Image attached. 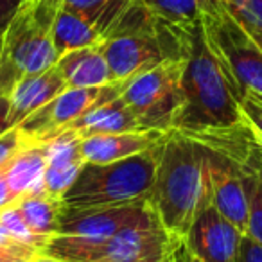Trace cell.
Instances as JSON below:
<instances>
[{"mask_svg":"<svg viewBox=\"0 0 262 262\" xmlns=\"http://www.w3.org/2000/svg\"><path fill=\"white\" fill-rule=\"evenodd\" d=\"M192 27L176 26L155 15L142 0H133L99 43L113 81H127L165 61L187 59L192 47Z\"/></svg>","mask_w":262,"mask_h":262,"instance_id":"7a4b0ae2","label":"cell"},{"mask_svg":"<svg viewBox=\"0 0 262 262\" xmlns=\"http://www.w3.org/2000/svg\"><path fill=\"white\" fill-rule=\"evenodd\" d=\"M41 255L59 262H174V241L158 221L129 226L106 239L54 235Z\"/></svg>","mask_w":262,"mask_h":262,"instance_id":"52a82bcc","label":"cell"},{"mask_svg":"<svg viewBox=\"0 0 262 262\" xmlns=\"http://www.w3.org/2000/svg\"><path fill=\"white\" fill-rule=\"evenodd\" d=\"M146 201L171 239L185 241L198 212L210 203L208 147L192 135L169 131Z\"/></svg>","mask_w":262,"mask_h":262,"instance_id":"6da1fadb","label":"cell"},{"mask_svg":"<svg viewBox=\"0 0 262 262\" xmlns=\"http://www.w3.org/2000/svg\"><path fill=\"white\" fill-rule=\"evenodd\" d=\"M255 41H257V45H258V47L262 49V40H255Z\"/></svg>","mask_w":262,"mask_h":262,"instance_id":"d6a6232c","label":"cell"},{"mask_svg":"<svg viewBox=\"0 0 262 262\" xmlns=\"http://www.w3.org/2000/svg\"><path fill=\"white\" fill-rule=\"evenodd\" d=\"M160 144L112 164H84L63 196V205L86 208L146 200L155 182Z\"/></svg>","mask_w":262,"mask_h":262,"instance_id":"5b68a950","label":"cell"},{"mask_svg":"<svg viewBox=\"0 0 262 262\" xmlns=\"http://www.w3.org/2000/svg\"><path fill=\"white\" fill-rule=\"evenodd\" d=\"M16 198L13 196L11 189H9V185L6 183L4 176H0V208L8 207V205L15 203Z\"/></svg>","mask_w":262,"mask_h":262,"instance_id":"1f68e13d","label":"cell"},{"mask_svg":"<svg viewBox=\"0 0 262 262\" xmlns=\"http://www.w3.org/2000/svg\"><path fill=\"white\" fill-rule=\"evenodd\" d=\"M239 110L253 139L262 146V95L253 94V92H244L239 99Z\"/></svg>","mask_w":262,"mask_h":262,"instance_id":"4316f807","label":"cell"},{"mask_svg":"<svg viewBox=\"0 0 262 262\" xmlns=\"http://www.w3.org/2000/svg\"><path fill=\"white\" fill-rule=\"evenodd\" d=\"M241 167V165H239ZM244 190L248 196V230L246 235L262 244V180L255 172L241 167Z\"/></svg>","mask_w":262,"mask_h":262,"instance_id":"7402d4cb","label":"cell"},{"mask_svg":"<svg viewBox=\"0 0 262 262\" xmlns=\"http://www.w3.org/2000/svg\"><path fill=\"white\" fill-rule=\"evenodd\" d=\"M0 176H4V172H0Z\"/></svg>","mask_w":262,"mask_h":262,"instance_id":"d590c367","label":"cell"},{"mask_svg":"<svg viewBox=\"0 0 262 262\" xmlns=\"http://www.w3.org/2000/svg\"><path fill=\"white\" fill-rule=\"evenodd\" d=\"M65 90V79L56 65L41 74H33L20 79L9 95V126H18L31 113L51 102Z\"/></svg>","mask_w":262,"mask_h":262,"instance_id":"5bb4252c","label":"cell"},{"mask_svg":"<svg viewBox=\"0 0 262 262\" xmlns=\"http://www.w3.org/2000/svg\"><path fill=\"white\" fill-rule=\"evenodd\" d=\"M200 26L212 54L239 102L244 92L262 95V49L235 18L225 0H198Z\"/></svg>","mask_w":262,"mask_h":262,"instance_id":"8992f818","label":"cell"},{"mask_svg":"<svg viewBox=\"0 0 262 262\" xmlns=\"http://www.w3.org/2000/svg\"><path fill=\"white\" fill-rule=\"evenodd\" d=\"M0 52H2V40H0Z\"/></svg>","mask_w":262,"mask_h":262,"instance_id":"836d02e7","label":"cell"},{"mask_svg":"<svg viewBox=\"0 0 262 262\" xmlns=\"http://www.w3.org/2000/svg\"><path fill=\"white\" fill-rule=\"evenodd\" d=\"M235 262H262V244L244 233L241 237Z\"/></svg>","mask_w":262,"mask_h":262,"instance_id":"f1b7e54d","label":"cell"},{"mask_svg":"<svg viewBox=\"0 0 262 262\" xmlns=\"http://www.w3.org/2000/svg\"><path fill=\"white\" fill-rule=\"evenodd\" d=\"M133 0H63V4L84 16L104 40Z\"/></svg>","mask_w":262,"mask_h":262,"instance_id":"ffe728a7","label":"cell"},{"mask_svg":"<svg viewBox=\"0 0 262 262\" xmlns=\"http://www.w3.org/2000/svg\"><path fill=\"white\" fill-rule=\"evenodd\" d=\"M208 178L210 203L244 235L248 230V196L239 164L228 155L208 147Z\"/></svg>","mask_w":262,"mask_h":262,"instance_id":"7c38bea8","label":"cell"},{"mask_svg":"<svg viewBox=\"0 0 262 262\" xmlns=\"http://www.w3.org/2000/svg\"><path fill=\"white\" fill-rule=\"evenodd\" d=\"M158 223V217L146 200L127 205L106 207H67L63 205L56 235L106 239L129 226H149Z\"/></svg>","mask_w":262,"mask_h":262,"instance_id":"30bf717a","label":"cell"},{"mask_svg":"<svg viewBox=\"0 0 262 262\" xmlns=\"http://www.w3.org/2000/svg\"><path fill=\"white\" fill-rule=\"evenodd\" d=\"M253 40H262V0H225Z\"/></svg>","mask_w":262,"mask_h":262,"instance_id":"d4e9b609","label":"cell"},{"mask_svg":"<svg viewBox=\"0 0 262 262\" xmlns=\"http://www.w3.org/2000/svg\"><path fill=\"white\" fill-rule=\"evenodd\" d=\"M22 214L24 221L31 228V232L38 237L51 239L58 233L59 215H61L63 201L45 194L43 190L22 194L15 201Z\"/></svg>","mask_w":262,"mask_h":262,"instance_id":"d6986e66","label":"cell"},{"mask_svg":"<svg viewBox=\"0 0 262 262\" xmlns=\"http://www.w3.org/2000/svg\"><path fill=\"white\" fill-rule=\"evenodd\" d=\"M0 250H8V251H13V253H18V255H22V257L29 258V260H34V258L41 253L36 248L20 243V241H16L13 235H9V232L4 226H0Z\"/></svg>","mask_w":262,"mask_h":262,"instance_id":"83f0119b","label":"cell"},{"mask_svg":"<svg viewBox=\"0 0 262 262\" xmlns=\"http://www.w3.org/2000/svg\"><path fill=\"white\" fill-rule=\"evenodd\" d=\"M22 0H0V40L4 36L6 29L11 24L13 16L18 11Z\"/></svg>","mask_w":262,"mask_h":262,"instance_id":"f546056e","label":"cell"},{"mask_svg":"<svg viewBox=\"0 0 262 262\" xmlns=\"http://www.w3.org/2000/svg\"><path fill=\"white\" fill-rule=\"evenodd\" d=\"M45 167H47V151L43 142L33 144L20 151L4 172V180L11 189L13 196L18 200L22 194L43 190L41 176Z\"/></svg>","mask_w":262,"mask_h":262,"instance_id":"e0dca14e","label":"cell"},{"mask_svg":"<svg viewBox=\"0 0 262 262\" xmlns=\"http://www.w3.org/2000/svg\"><path fill=\"white\" fill-rule=\"evenodd\" d=\"M33 144L36 142H33L18 126L9 127L8 131H4L0 135V172H6V169L13 162V158L22 149L33 146Z\"/></svg>","mask_w":262,"mask_h":262,"instance_id":"484cf974","label":"cell"},{"mask_svg":"<svg viewBox=\"0 0 262 262\" xmlns=\"http://www.w3.org/2000/svg\"><path fill=\"white\" fill-rule=\"evenodd\" d=\"M126 83L127 81H113L110 84L95 88H67L51 102L31 113L26 120L18 124V127L33 142H47L63 133L88 110L120 97Z\"/></svg>","mask_w":262,"mask_h":262,"instance_id":"9c48e42d","label":"cell"},{"mask_svg":"<svg viewBox=\"0 0 262 262\" xmlns=\"http://www.w3.org/2000/svg\"><path fill=\"white\" fill-rule=\"evenodd\" d=\"M52 41L59 59L70 51L102 43V36L81 13L63 4L52 27Z\"/></svg>","mask_w":262,"mask_h":262,"instance_id":"ac0fdd59","label":"cell"},{"mask_svg":"<svg viewBox=\"0 0 262 262\" xmlns=\"http://www.w3.org/2000/svg\"><path fill=\"white\" fill-rule=\"evenodd\" d=\"M183 110L176 131L201 137L246 126L226 74L208 47L200 22L192 27V47L182 77Z\"/></svg>","mask_w":262,"mask_h":262,"instance_id":"3957f363","label":"cell"},{"mask_svg":"<svg viewBox=\"0 0 262 262\" xmlns=\"http://www.w3.org/2000/svg\"><path fill=\"white\" fill-rule=\"evenodd\" d=\"M187 59L165 61L127 79L120 97L137 117L142 131L169 133L176 127L185 102L182 77Z\"/></svg>","mask_w":262,"mask_h":262,"instance_id":"ba28073f","label":"cell"},{"mask_svg":"<svg viewBox=\"0 0 262 262\" xmlns=\"http://www.w3.org/2000/svg\"><path fill=\"white\" fill-rule=\"evenodd\" d=\"M9 127V97L0 95V135Z\"/></svg>","mask_w":262,"mask_h":262,"instance_id":"4dcf8cb0","label":"cell"},{"mask_svg":"<svg viewBox=\"0 0 262 262\" xmlns=\"http://www.w3.org/2000/svg\"><path fill=\"white\" fill-rule=\"evenodd\" d=\"M0 226H4L9 232V235H13L16 241L29 246L36 248V250H43L45 244L49 243V239L38 237L36 233L31 232V228L27 226V223L24 221L22 214H20L18 207L15 203L8 205V207L0 208Z\"/></svg>","mask_w":262,"mask_h":262,"instance_id":"603a6c76","label":"cell"},{"mask_svg":"<svg viewBox=\"0 0 262 262\" xmlns=\"http://www.w3.org/2000/svg\"><path fill=\"white\" fill-rule=\"evenodd\" d=\"M67 88H95L113 83L101 45H92L63 54L56 63Z\"/></svg>","mask_w":262,"mask_h":262,"instance_id":"9a60e30c","label":"cell"},{"mask_svg":"<svg viewBox=\"0 0 262 262\" xmlns=\"http://www.w3.org/2000/svg\"><path fill=\"white\" fill-rule=\"evenodd\" d=\"M65 131H74L81 139L94 135H110V133H127V131H142L122 97H117L104 104L88 110L81 119L70 124Z\"/></svg>","mask_w":262,"mask_h":262,"instance_id":"2e32d148","label":"cell"},{"mask_svg":"<svg viewBox=\"0 0 262 262\" xmlns=\"http://www.w3.org/2000/svg\"><path fill=\"white\" fill-rule=\"evenodd\" d=\"M11 262H27V260H11Z\"/></svg>","mask_w":262,"mask_h":262,"instance_id":"e575fe53","label":"cell"},{"mask_svg":"<svg viewBox=\"0 0 262 262\" xmlns=\"http://www.w3.org/2000/svg\"><path fill=\"white\" fill-rule=\"evenodd\" d=\"M243 233L207 203L194 217L185 246L198 262H235Z\"/></svg>","mask_w":262,"mask_h":262,"instance_id":"8fae6325","label":"cell"},{"mask_svg":"<svg viewBox=\"0 0 262 262\" xmlns=\"http://www.w3.org/2000/svg\"><path fill=\"white\" fill-rule=\"evenodd\" d=\"M83 165H70V167H51V165H47L43 176H41V189H43V192L56 198V200H63L67 190L76 182Z\"/></svg>","mask_w":262,"mask_h":262,"instance_id":"cb8c5ba5","label":"cell"},{"mask_svg":"<svg viewBox=\"0 0 262 262\" xmlns=\"http://www.w3.org/2000/svg\"><path fill=\"white\" fill-rule=\"evenodd\" d=\"M61 6L63 0H22L2 36L0 95L9 97L20 79L58 63L52 27Z\"/></svg>","mask_w":262,"mask_h":262,"instance_id":"277c9868","label":"cell"},{"mask_svg":"<svg viewBox=\"0 0 262 262\" xmlns=\"http://www.w3.org/2000/svg\"><path fill=\"white\" fill-rule=\"evenodd\" d=\"M144 4L162 18L182 27H192L200 22L198 0H142Z\"/></svg>","mask_w":262,"mask_h":262,"instance_id":"44dd1931","label":"cell"},{"mask_svg":"<svg viewBox=\"0 0 262 262\" xmlns=\"http://www.w3.org/2000/svg\"><path fill=\"white\" fill-rule=\"evenodd\" d=\"M165 135L167 133L162 131H127V133L94 135L83 139L81 155L84 164H112L151 149L160 144Z\"/></svg>","mask_w":262,"mask_h":262,"instance_id":"4fadbf2b","label":"cell"}]
</instances>
